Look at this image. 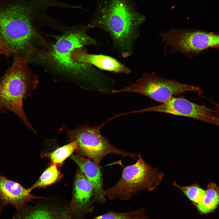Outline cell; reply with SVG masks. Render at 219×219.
<instances>
[{"instance_id": "6da1fadb", "label": "cell", "mask_w": 219, "mask_h": 219, "mask_svg": "<svg viewBox=\"0 0 219 219\" xmlns=\"http://www.w3.org/2000/svg\"><path fill=\"white\" fill-rule=\"evenodd\" d=\"M145 19L129 0H104L88 25L106 31L119 56L126 57L133 53L139 28Z\"/></svg>"}, {"instance_id": "7a4b0ae2", "label": "cell", "mask_w": 219, "mask_h": 219, "mask_svg": "<svg viewBox=\"0 0 219 219\" xmlns=\"http://www.w3.org/2000/svg\"><path fill=\"white\" fill-rule=\"evenodd\" d=\"M41 14L39 0H0V35L18 54H27L42 39L33 24Z\"/></svg>"}, {"instance_id": "3957f363", "label": "cell", "mask_w": 219, "mask_h": 219, "mask_svg": "<svg viewBox=\"0 0 219 219\" xmlns=\"http://www.w3.org/2000/svg\"><path fill=\"white\" fill-rule=\"evenodd\" d=\"M14 55L12 65L0 79V109L13 112L35 133L24 113L23 100L36 88L38 78L28 67L30 55Z\"/></svg>"}, {"instance_id": "277c9868", "label": "cell", "mask_w": 219, "mask_h": 219, "mask_svg": "<svg viewBox=\"0 0 219 219\" xmlns=\"http://www.w3.org/2000/svg\"><path fill=\"white\" fill-rule=\"evenodd\" d=\"M88 25L73 29L57 38V41L46 52H41L38 58L46 61L58 69L79 78L88 80L92 76L94 68L91 65L74 62L71 56L73 51L86 46L95 45L96 41L86 30Z\"/></svg>"}, {"instance_id": "5b68a950", "label": "cell", "mask_w": 219, "mask_h": 219, "mask_svg": "<svg viewBox=\"0 0 219 219\" xmlns=\"http://www.w3.org/2000/svg\"><path fill=\"white\" fill-rule=\"evenodd\" d=\"M137 156L135 164L123 169L119 181L104 190L105 195L109 199L129 200L141 190L154 189L162 181L163 174L158 168L149 165L140 155Z\"/></svg>"}, {"instance_id": "8992f818", "label": "cell", "mask_w": 219, "mask_h": 219, "mask_svg": "<svg viewBox=\"0 0 219 219\" xmlns=\"http://www.w3.org/2000/svg\"><path fill=\"white\" fill-rule=\"evenodd\" d=\"M64 127L70 142H77L78 148L76 151L78 155L90 159L99 165L102 160L110 154L136 158L134 153L124 151L113 146L101 134L99 128L88 125L78 127L73 130Z\"/></svg>"}, {"instance_id": "52a82bcc", "label": "cell", "mask_w": 219, "mask_h": 219, "mask_svg": "<svg viewBox=\"0 0 219 219\" xmlns=\"http://www.w3.org/2000/svg\"><path fill=\"white\" fill-rule=\"evenodd\" d=\"M192 91L203 93L200 88L181 83L176 81L161 78L155 74L146 73L136 82L112 93L129 92L138 93L163 103L175 95Z\"/></svg>"}, {"instance_id": "ba28073f", "label": "cell", "mask_w": 219, "mask_h": 219, "mask_svg": "<svg viewBox=\"0 0 219 219\" xmlns=\"http://www.w3.org/2000/svg\"><path fill=\"white\" fill-rule=\"evenodd\" d=\"M158 112L188 117L207 123L216 124V111L183 98L172 97L162 104L133 111V113Z\"/></svg>"}, {"instance_id": "9c48e42d", "label": "cell", "mask_w": 219, "mask_h": 219, "mask_svg": "<svg viewBox=\"0 0 219 219\" xmlns=\"http://www.w3.org/2000/svg\"><path fill=\"white\" fill-rule=\"evenodd\" d=\"M95 202L93 189L90 182L78 168L76 172L72 196L69 205L76 219H84L85 216L93 212Z\"/></svg>"}, {"instance_id": "30bf717a", "label": "cell", "mask_w": 219, "mask_h": 219, "mask_svg": "<svg viewBox=\"0 0 219 219\" xmlns=\"http://www.w3.org/2000/svg\"><path fill=\"white\" fill-rule=\"evenodd\" d=\"M19 183L8 179L0 171V212L5 206H13L17 211L35 199H44L33 195Z\"/></svg>"}, {"instance_id": "8fae6325", "label": "cell", "mask_w": 219, "mask_h": 219, "mask_svg": "<svg viewBox=\"0 0 219 219\" xmlns=\"http://www.w3.org/2000/svg\"><path fill=\"white\" fill-rule=\"evenodd\" d=\"M71 58L77 64L92 65L106 71L126 74L131 72L129 68L114 58L102 54L87 53L82 48L74 50Z\"/></svg>"}, {"instance_id": "7c38bea8", "label": "cell", "mask_w": 219, "mask_h": 219, "mask_svg": "<svg viewBox=\"0 0 219 219\" xmlns=\"http://www.w3.org/2000/svg\"><path fill=\"white\" fill-rule=\"evenodd\" d=\"M13 219H76L69 206L42 204L23 207Z\"/></svg>"}, {"instance_id": "4fadbf2b", "label": "cell", "mask_w": 219, "mask_h": 219, "mask_svg": "<svg viewBox=\"0 0 219 219\" xmlns=\"http://www.w3.org/2000/svg\"><path fill=\"white\" fill-rule=\"evenodd\" d=\"M71 159L78 165L91 183L95 202L103 204L106 199L103 188V175L100 166L90 159L78 155L72 154Z\"/></svg>"}, {"instance_id": "5bb4252c", "label": "cell", "mask_w": 219, "mask_h": 219, "mask_svg": "<svg viewBox=\"0 0 219 219\" xmlns=\"http://www.w3.org/2000/svg\"><path fill=\"white\" fill-rule=\"evenodd\" d=\"M185 49L190 56L210 48L219 47V33L189 30L184 39Z\"/></svg>"}, {"instance_id": "9a60e30c", "label": "cell", "mask_w": 219, "mask_h": 219, "mask_svg": "<svg viewBox=\"0 0 219 219\" xmlns=\"http://www.w3.org/2000/svg\"><path fill=\"white\" fill-rule=\"evenodd\" d=\"M219 203V189L215 184L211 183L207 186L203 199L197 207L200 212L205 214L213 210Z\"/></svg>"}, {"instance_id": "2e32d148", "label": "cell", "mask_w": 219, "mask_h": 219, "mask_svg": "<svg viewBox=\"0 0 219 219\" xmlns=\"http://www.w3.org/2000/svg\"><path fill=\"white\" fill-rule=\"evenodd\" d=\"M62 176L57 166L53 163L44 171L35 184L28 189L31 192L36 188L45 187L57 182Z\"/></svg>"}, {"instance_id": "e0dca14e", "label": "cell", "mask_w": 219, "mask_h": 219, "mask_svg": "<svg viewBox=\"0 0 219 219\" xmlns=\"http://www.w3.org/2000/svg\"><path fill=\"white\" fill-rule=\"evenodd\" d=\"M77 148V142L72 141L51 153L44 154L42 156L49 158L53 163L57 166H61L65 159L76 150Z\"/></svg>"}, {"instance_id": "ac0fdd59", "label": "cell", "mask_w": 219, "mask_h": 219, "mask_svg": "<svg viewBox=\"0 0 219 219\" xmlns=\"http://www.w3.org/2000/svg\"><path fill=\"white\" fill-rule=\"evenodd\" d=\"M92 219H149L144 208L127 212L109 211Z\"/></svg>"}, {"instance_id": "d6986e66", "label": "cell", "mask_w": 219, "mask_h": 219, "mask_svg": "<svg viewBox=\"0 0 219 219\" xmlns=\"http://www.w3.org/2000/svg\"><path fill=\"white\" fill-rule=\"evenodd\" d=\"M173 186L180 190L189 200L197 204L203 200L206 195V191L197 184L183 186L175 182Z\"/></svg>"}, {"instance_id": "ffe728a7", "label": "cell", "mask_w": 219, "mask_h": 219, "mask_svg": "<svg viewBox=\"0 0 219 219\" xmlns=\"http://www.w3.org/2000/svg\"><path fill=\"white\" fill-rule=\"evenodd\" d=\"M0 54L7 57L11 55L18 54L16 51L10 48L7 45L4 39L0 35Z\"/></svg>"}, {"instance_id": "44dd1931", "label": "cell", "mask_w": 219, "mask_h": 219, "mask_svg": "<svg viewBox=\"0 0 219 219\" xmlns=\"http://www.w3.org/2000/svg\"><path fill=\"white\" fill-rule=\"evenodd\" d=\"M215 106L216 110V125L219 126V103L213 102Z\"/></svg>"}]
</instances>
